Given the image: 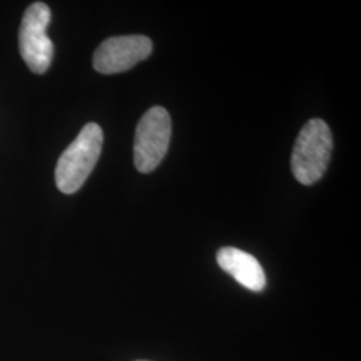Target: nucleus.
Returning <instances> with one entry per match:
<instances>
[{"label": "nucleus", "mask_w": 361, "mask_h": 361, "mask_svg": "<svg viewBox=\"0 0 361 361\" xmlns=\"http://www.w3.org/2000/svg\"><path fill=\"white\" fill-rule=\"evenodd\" d=\"M51 11L46 3H32L26 10L19 30V51L28 68L44 74L54 58V43L47 35Z\"/></svg>", "instance_id": "obj_3"}, {"label": "nucleus", "mask_w": 361, "mask_h": 361, "mask_svg": "<svg viewBox=\"0 0 361 361\" xmlns=\"http://www.w3.org/2000/svg\"><path fill=\"white\" fill-rule=\"evenodd\" d=\"M334 150V138L323 119H310L297 137L292 153V171L302 185H313L326 171Z\"/></svg>", "instance_id": "obj_2"}, {"label": "nucleus", "mask_w": 361, "mask_h": 361, "mask_svg": "<svg viewBox=\"0 0 361 361\" xmlns=\"http://www.w3.org/2000/svg\"><path fill=\"white\" fill-rule=\"evenodd\" d=\"M104 145V131L97 123H87L58 159L55 182L65 194L78 192L95 168Z\"/></svg>", "instance_id": "obj_1"}, {"label": "nucleus", "mask_w": 361, "mask_h": 361, "mask_svg": "<svg viewBox=\"0 0 361 361\" xmlns=\"http://www.w3.org/2000/svg\"><path fill=\"white\" fill-rule=\"evenodd\" d=\"M217 262L222 271L249 290L261 292L267 285L265 271L257 258L244 250L231 246L221 247L217 252Z\"/></svg>", "instance_id": "obj_6"}, {"label": "nucleus", "mask_w": 361, "mask_h": 361, "mask_svg": "<svg viewBox=\"0 0 361 361\" xmlns=\"http://www.w3.org/2000/svg\"><path fill=\"white\" fill-rule=\"evenodd\" d=\"M153 51V42L145 35L113 37L104 40L94 52V68L106 75L125 73L145 61Z\"/></svg>", "instance_id": "obj_5"}, {"label": "nucleus", "mask_w": 361, "mask_h": 361, "mask_svg": "<svg viewBox=\"0 0 361 361\" xmlns=\"http://www.w3.org/2000/svg\"><path fill=\"white\" fill-rule=\"evenodd\" d=\"M171 138V119L168 110L155 106L138 122L134 140V164L141 173H150L168 153Z\"/></svg>", "instance_id": "obj_4"}]
</instances>
